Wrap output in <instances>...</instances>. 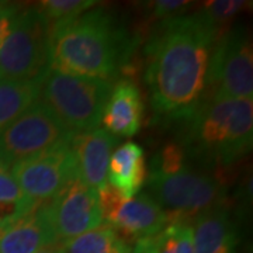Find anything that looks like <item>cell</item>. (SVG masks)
Here are the masks:
<instances>
[{
  "label": "cell",
  "instance_id": "cell-1",
  "mask_svg": "<svg viewBox=\"0 0 253 253\" xmlns=\"http://www.w3.org/2000/svg\"><path fill=\"white\" fill-rule=\"evenodd\" d=\"M221 36L201 10L163 20L156 27L145 46V81L158 116L187 120L199 109L211 52Z\"/></svg>",
  "mask_w": 253,
  "mask_h": 253
},
{
  "label": "cell",
  "instance_id": "cell-2",
  "mask_svg": "<svg viewBox=\"0 0 253 253\" xmlns=\"http://www.w3.org/2000/svg\"><path fill=\"white\" fill-rule=\"evenodd\" d=\"M123 58V33L104 10L51 23L49 68L56 72L110 81Z\"/></svg>",
  "mask_w": 253,
  "mask_h": 253
},
{
  "label": "cell",
  "instance_id": "cell-3",
  "mask_svg": "<svg viewBox=\"0 0 253 253\" xmlns=\"http://www.w3.org/2000/svg\"><path fill=\"white\" fill-rule=\"evenodd\" d=\"M186 121V148L208 163L226 166L252 149V99L201 103Z\"/></svg>",
  "mask_w": 253,
  "mask_h": 253
},
{
  "label": "cell",
  "instance_id": "cell-4",
  "mask_svg": "<svg viewBox=\"0 0 253 253\" xmlns=\"http://www.w3.org/2000/svg\"><path fill=\"white\" fill-rule=\"evenodd\" d=\"M111 82L72 76L49 69L40 100L72 134L99 128Z\"/></svg>",
  "mask_w": 253,
  "mask_h": 253
},
{
  "label": "cell",
  "instance_id": "cell-5",
  "mask_svg": "<svg viewBox=\"0 0 253 253\" xmlns=\"http://www.w3.org/2000/svg\"><path fill=\"white\" fill-rule=\"evenodd\" d=\"M148 183L169 218H176L173 221L217 210L225 200L222 183L212 176L190 170L184 162L173 168L151 165Z\"/></svg>",
  "mask_w": 253,
  "mask_h": 253
},
{
  "label": "cell",
  "instance_id": "cell-6",
  "mask_svg": "<svg viewBox=\"0 0 253 253\" xmlns=\"http://www.w3.org/2000/svg\"><path fill=\"white\" fill-rule=\"evenodd\" d=\"M49 31L51 21L37 7L18 11L0 44V79H42L51 69Z\"/></svg>",
  "mask_w": 253,
  "mask_h": 253
},
{
  "label": "cell",
  "instance_id": "cell-7",
  "mask_svg": "<svg viewBox=\"0 0 253 253\" xmlns=\"http://www.w3.org/2000/svg\"><path fill=\"white\" fill-rule=\"evenodd\" d=\"M252 97V41L245 28H234L214 45L201 103Z\"/></svg>",
  "mask_w": 253,
  "mask_h": 253
},
{
  "label": "cell",
  "instance_id": "cell-8",
  "mask_svg": "<svg viewBox=\"0 0 253 253\" xmlns=\"http://www.w3.org/2000/svg\"><path fill=\"white\" fill-rule=\"evenodd\" d=\"M72 134L38 99L10 126L0 131V165H13L71 142Z\"/></svg>",
  "mask_w": 253,
  "mask_h": 253
},
{
  "label": "cell",
  "instance_id": "cell-9",
  "mask_svg": "<svg viewBox=\"0 0 253 253\" xmlns=\"http://www.w3.org/2000/svg\"><path fill=\"white\" fill-rule=\"evenodd\" d=\"M10 173L26 199L37 206L46 204L78 177L71 142L13 165Z\"/></svg>",
  "mask_w": 253,
  "mask_h": 253
},
{
  "label": "cell",
  "instance_id": "cell-10",
  "mask_svg": "<svg viewBox=\"0 0 253 253\" xmlns=\"http://www.w3.org/2000/svg\"><path fill=\"white\" fill-rule=\"evenodd\" d=\"M48 221L58 241L65 242L103 225L97 190L71 180L45 204Z\"/></svg>",
  "mask_w": 253,
  "mask_h": 253
},
{
  "label": "cell",
  "instance_id": "cell-11",
  "mask_svg": "<svg viewBox=\"0 0 253 253\" xmlns=\"http://www.w3.org/2000/svg\"><path fill=\"white\" fill-rule=\"evenodd\" d=\"M116 144L117 136L101 128L73 135L71 149L76 162V174L84 186L99 190L107 183V168Z\"/></svg>",
  "mask_w": 253,
  "mask_h": 253
},
{
  "label": "cell",
  "instance_id": "cell-12",
  "mask_svg": "<svg viewBox=\"0 0 253 253\" xmlns=\"http://www.w3.org/2000/svg\"><path fill=\"white\" fill-rule=\"evenodd\" d=\"M169 222L170 218L159 203L151 194L142 193L124 200L103 225L113 228L128 242L158 235Z\"/></svg>",
  "mask_w": 253,
  "mask_h": 253
},
{
  "label": "cell",
  "instance_id": "cell-13",
  "mask_svg": "<svg viewBox=\"0 0 253 253\" xmlns=\"http://www.w3.org/2000/svg\"><path fill=\"white\" fill-rule=\"evenodd\" d=\"M144 101L134 82L121 79L113 84L103 110L101 124L114 136L135 135L142 126Z\"/></svg>",
  "mask_w": 253,
  "mask_h": 253
},
{
  "label": "cell",
  "instance_id": "cell-14",
  "mask_svg": "<svg viewBox=\"0 0 253 253\" xmlns=\"http://www.w3.org/2000/svg\"><path fill=\"white\" fill-rule=\"evenodd\" d=\"M56 239L45 204L23 217L0 224V253H36Z\"/></svg>",
  "mask_w": 253,
  "mask_h": 253
},
{
  "label": "cell",
  "instance_id": "cell-15",
  "mask_svg": "<svg viewBox=\"0 0 253 253\" xmlns=\"http://www.w3.org/2000/svg\"><path fill=\"white\" fill-rule=\"evenodd\" d=\"M191 229L194 253H236V226L225 210L217 208L196 217Z\"/></svg>",
  "mask_w": 253,
  "mask_h": 253
},
{
  "label": "cell",
  "instance_id": "cell-16",
  "mask_svg": "<svg viewBox=\"0 0 253 253\" xmlns=\"http://www.w3.org/2000/svg\"><path fill=\"white\" fill-rule=\"evenodd\" d=\"M146 180V162L144 149L128 141L110 156L107 183L117 189L126 200L134 199Z\"/></svg>",
  "mask_w": 253,
  "mask_h": 253
},
{
  "label": "cell",
  "instance_id": "cell-17",
  "mask_svg": "<svg viewBox=\"0 0 253 253\" xmlns=\"http://www.w3.org/2000/svg\"><path fill=\"white\" fill-rule=\"evenodd\" d=\"M44 78L34 81L0 79V131L40 99Z\"/></svg>",
  "mask_w": 253,
  "mask_h": 253
},
{
  "label": "cell",
  "instance_id": "cell-18",
  "mask_svg": "<svg viewBox=\"0 0 253 253\" xmlns=\"http://www.w3.org/2000/svg\"><path fill=\"white\" fill-rule=\"evenodd\" d=\"M65 253H131L132 248L123 236L107 225L63 242Z\"/></svg>",
  "mask_w": 253,
  "mask_h": 253
},
{
  "label": "cell",
  "instance_id": "cell-19",
  "mask_svg": "<svg viewBox=\"0 0 253 253\" xmlns=\"http://www.w3.org/2000/svg\"><path fill=\"white\" fill-rule=\"evenodd\" d=\"M37 207V204L26 199L10 169L0 165V224L23 217Z\"/></svg>",
  "mask_w": 253,
  "mask_h": 253
},
{
  "label": "cell",
  "instance_id": "cell-20",
  "mask_svg": "<svg viewBox=\"0 0 253 253\" xmlns=\"http://www.w3.org/2000/svg\"><path fill=\"white\" fill-rule=\"evenodd\" d=\"M155 253H194L193 229L184 221H172L154 236Z\"/></svg>",
  "mask_w": 253,
  "mask_h": 253
},
{
  "label": "cell",
  "instance_id": "cell-21",
  "mask_svg": "<svg viewBox=\"0 0 253 253\" xmlns=\"http://www.w3.org/2000/svg\"><path fill=\"white\" fill-rule=\"evenodd\" d=\"M96 4H99L96 0H44L38 3L37 9L48 21L55 23L65 18L81 16Z\"/></svg>",
  "mask_w": 253,
  "mask_h": 253
},
{
  "label": "cell",
  "instance_id": "cell-22",
  "mask_svg": "<svg viewBox=\"0 0 253 253\" xmlns=\"http://www.w3.org/2000/svg\"><path fill=\"white\" fill-rule=\"evenodd\" d=\"M252 1L246 0H214V1H206L201 13L218 28L222 30L229 20L236 17L242 10L251 7Z\"/></svg>",
  "mask_w": 253,
  "mask_h": 253
},
{
  "label": "cell",
  "instance_id": "cell-23",
  "mask_svg": "<svg viewBox=\"0 0 253 253\" xmlns=\"http://www.w3.org/2000/svg\"><path fill=\"white\" fill-rule=\"evenodd\" d=\"M151 9H152V16L156 18H168L179 17L183 14L184 10L189 9L191 4L190 1H183V0H158L151 3Z\"/></svg>",
  "mask_w": 253,
  "mask_h": 253
},
{
  "label": "cell",
  "instance_id": "cell-24",
  "mask_svg": "<svg viewBox=\"0 0 253 253\" xmlns=\"http://www.w3.org/2000/svg\"><path fill=\"white\" fill-rule=\"evenodd\" d=\"M17 14V6L0 1V44L3 42V40L9 34L11 24H13V21H14Z\"/></svg>",
  "mask_w": 253,
  "mask_h": 253
},
{
  "label": "cell",
  "instance_id": "cell-25",
  "mask_svg": "<svg viewBox=\"0 0 253 253\" xmlns=\"http://www.w3.org/2000/svg\"><path fill=\"white\" fill-rule=\"evenodd\" d=\"M131 253H155L154 236L142 238V239L136 241L135 246H134V249L131 251Z\"/></svg>",
  "mask_w": 253,
  "mask_h": 253
},
{
  "label": "cell",
  "instance_id": "cell-26",
  "mask_svg": "<svg viewBox=\"0 0 253 253\" xmlns=\"http://www.w3.org/2000/svg\"><path fill=\"white\" fill-rule=\"evenodd\" d=\"M36 253H65V246H63V242H61V241H55L52 244L41 248Z\"/></svg>",
  "mask_w": 253,
  "mask_h": 253
}]
</instances>
